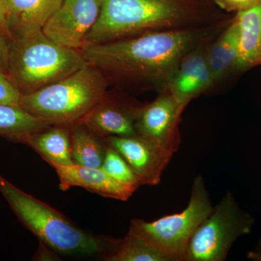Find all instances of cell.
<instances>
[{
    "mask_svg": "<svg viewBox=\"0 0 261 261\" xmlns=\"http://www.w3.org/2000/svg\"><path fill=\"white\" fill-rule=\"evenodd\" d=\"M200 34L192 28L146 33L82 48L85 59L106 80L125 85L162 88Z\"/></svg>",
    "mask_w": 261,
    "mask_h": 261,
    "instance_id": "cell-1",
    "label": "cell"
},
{
    "mask_svg": "<svg viewBox=\"0 0 261 261\" xmlns=\"http://www.w3.org/2000/svg\"><path fill=\"white\" fill-rule=\"evenodd\" d=\"M193 20L181 0H102L99 18L84 47L146 33L191 28Z\"/></svg>",
    "mask_w": 261,
    "mask_h": 261,
    "instance_id": "cell-2",
    "label": "cell"
},
{
    "mask_svg": "<svg viewBox=\"0 0 261 261\" xmlns=\"http://www.w3.org/2000/svg\"><path fill=\"white\" fill-rule=\"evenodd\" d=\"M108 83L104 75L88 63L56 83L21 94L19 107L51 126H70L105 97Z\"/></svg>",
    "mask_w": 261,
    "mask_h": 261,
    "instance_id": "cell-3",
    "label": "cell"
},
{
    "mask_svg": "<svg viewBox=\"0 0 261 261\" xmlns=\"http://www.w3.org/2000/svg\"><path fill=\"white\" fill-rule=\"evenodd\" d=\"M8 73L21 94L37 92L88 64L80 49L58 44L42 32L10 41Z\"/></svg>",
    "mask_w": 261,
    "mask_h": 261,
    "instance_id": "cell-4",
    "label": "cell"
},
{
    "mask_svg": "<svg viewBox=\"0 0 261 261\" xmlns=\"http://www.w3.org/2000/svg\"><path fill=\"white\" fill-rule=\"evenodd\" d=\"M0 192L20 221L41 243L55 251L64 255H92L103 250L105 245L101 240L2 176Z\"/></svg>",
    "mask_w": 261,
    "mask_h": 261,
    "instance_id": "cell-5",
    "label": "cell"
},
{
    "mask_svg": "<svg viewBox=\"0 0 261 261\" xmlns=\"http://www.w3.org/2000/svg\"><path fill=\"white\" fill-rule=\"evenodd\" d=\"M213 209L203 177L199 175L192 183L191 196L186 208L151 222L132 219L130 228L171 257L173 261H183L192 237Z\"/></svg>",
    "mask_w": 261,
    "mask_h": 261,
    "instance_id": "cell-6",
    "label": "cell"
},
{
    "mask_svg": "<svg viewBox=\"0 0 261 261\" xmlns=\"http://www.w3.org/2000/svg\"><path fill=\"white\" fill-rule=\"evenodd\" d=\"M253 224V218L227 192L194 233L183 261L226 260L233 244L248 234Z\"/></svg>",
    "mask_w": 261,
    "mask_h": 261,
    "instance_id": "cell-7",
    "label": "cell"
},
{
    "mask_svg": "<svg viewBox=\"0 0 261 261\" xmlns=\"http://www.w3.org/2000/svg\"><path fill=\"white\" fill-rule=\"evenodd\" d=\"M187 105L164 91L152 102L141 107L136 121L137 135L174 154L181 144L178 126Z\"/></svg>",
    "mask_w": 261,
    "mask_h": 261,
    "instance_id": "cell-8",
    "label": "cell"
},
{
    "mask_svg": "<svg viewBox=\"0 0 261 261\" xmlns=\"http://www.w3.org/2000/svg\"><path fill=\"white\" fill-rule=\"evenodd\" d=\"M102 0H63L42 32L55 42L82 50L86 37L97 22Z\"/></svg>",
    "mask_w": 261,
    "mask_h": 261,
    "instance_id": "cell-9",
    "label": "cell"
},
{
    "mask_svg": "<svg viewBox=\"0 0 261 261\" xmlns=\"http://www.w3.org/2000/svg\"><path fill=\"white\" fill-rule=\"evenodd\" d=\"M108 145L116 149L137 175L141 185L154 186L161 181L163 171L173 154L140 136L105 137Z\"/></svg>",
    "mask_w": 261,
    "mask_h": 261,
    "instance_id": "cell-10",
    "label": "cell"
},
{
    "mask_svg": "<svg viewBox=\"0 0 261 261\" xmlns=\"http://www.w3.org/2000/svg\"><path fill=\"white\" fill-rule=\"evenodd\" d=\"M141 107L106 93L80 123L102 138L111 136L130 137L137 135L136 121Z\"/></svg>",
    "mask_w": 261,
    "mask_h": 261,
    "instance_id": "cell-11",
    "label": "cell"
},
{
    "mask_svg": "<svg viewBox=\"0 0 261 261\" xmlns=\"http://www.w3.org/2000/svg\"><path fill=\"white\" fill-rule=\"evenodd\" d=\"M207 47L205 43L202 42L185 55L165 91L189 103L214 85L206 58Z\"/></svg>",
    "mask_w": 261,
    "mask_h": 261,
    "instance_id": "cell-12",
    "label": "cell"
},
{
    "mask_svg": "<svg viewBox=\"0 0 261 261\" xmlns=\"http://www.w3.org/2000/svg\"><path fill=\"white\" fill-rule=\"evenodd\" d=\"M63 0H3L5 29L10 41L42 32Z\"/></svg>",
    "mask_w": 261,
    "mask_h": 261,
    "instance_id": "cell-13",
    "label": "cell"
},
{
    "mask_svg": "<svg viewBox=\"0 0 261 261\" xmlns=\"http://www.w3.org/2000/svg\"><path fill=\"white\" fill-rule=\"evenodd\" d=\"M60 180L61 190L80 187L103 197L126 201L137 187L115 179L102 168H91L80 165L53 166Z\"/></svg>",
    "mask_w": 261,
    "mask_h": 261,
    "instance_id": "cell-14",
    "label": "cell"
},
{
    "mask_svg": "<svg viewBox=\"0 0 261 261\" xmlns=\"http://www.w3.org/2000/svg\"><path fill=\"white\" fill-rule=\"evenodd\" d=\"M240 53L237 70L245 71L261 65V0L250 9L237 13Z\"/></svg>",
    "mask_w": 261,
    "mask_h": 261,
    "instance_id": "cell-15",
    "label": "cell"
},
{
    "mask_svg": "<svg viewBox=\"0 0 261 261\" xmlns=\"http://www.w3.org/2000/svg\"><path fill=\"white\" fill-rule=\"evenodd\" d=\"M50 166L74 164L71 158L70 126H49L29 136L25 143Z\"/></svg>",
    "mask_w": 261,
    "mask_h": 261,
    "instance_id": "cell-16",
    "label": "cell"
},
{
    "mask_svg": "<svg viewBox=\"0 0 261 261\" xmlns=\"http://www.w3.org/2000/svg\"><path fill=\"white\" fill-rule=\"evenodd\" d=\"M239 53L240 32L238 20L234 18L221 35L207 47L206 58L214 84L232 70H237Z\"/></svg>",
    "mask_w": 261,
    "mask_h": 261,
    "instance_id": "cell-17",
    "label": "cell"
},
{
    "mask_svg": "<svg viewBox=\"0 0 261 261\" xmlns=\"http://www.w3.org/2000/svg\"><path fill=\"white\" fill-rule=\"evenodd\" d=\"M70 129L71 158L74 164L100 168L107 149L105 139L80 122L70 126Z\"/></svg>",
    "mask_w": 261,
    "mask_h": 261,
    "instance_id": "cell-18",
    "label": "cell"
},
{
    "mask_svg": "<svg viewBox=\"0 0 261 261\" xmlns=\"http://www.w3.org/2000/svg\"><path fill=\"white\" fill-rule=\"evenodd\" d=\"M49 126L19 106L0 104V136L8 140L25 143L29 136Z\"/></svg>",
    "mask_w": 261,
    "mask_h": 261,
    "instance_id": "cell-19",
    "label": "cell"
},
{
    "mask_svg": "<svg viewBox=\"0 0 261 261\" xmlns=\"http://www.w3.org/2000/svg\"><path fill=\"white\" fill-rule=\"evenodd\" d=\"M104 259L108 261H173L148 240L129 228L121 240L115 242Z\"/></svg>",
    "mask_w": 261,
    "mask_h": 261,
    "instance_id": "cell-20",
    "label": "cell"
},
{
    "mask_svg": "<svg viewBox=\"0 0 261 261\" xmlns=\"http://www.w3.org/2000/svg\"><path fill=\"white\" fill-rule=\"evenodd\" d=\"M101 168L108 174L118 181L137 187L141 186L140 181L133 170L116 149L107 145L106 155Z\"/></svg>",
    "mask_w": 261,
    "mask_h": 261,
    "instance_id": "cell-21",
    "label": "cell"
},
{
    "mask_svg": "<svg viewBox=\"0 0 261 261\" xmlns=\"http://www.w3.org/2000/svg\"><path fill=\"white\" fill-rule=\"evenodd\" d=\"M21 93L7 73L0 72V104L19 106Z\"/></svg>",
    "mask_w": 261,
    "mask_h": 261,
    "instance_id": "cell-22",
    "label": "cell"
},
{
    "mask_svg": "<svg viewBox=\"0 0 261 261\" xmlns=\"http://www.w3.org/2000/svg\"><path fill=\"white\" fill-rule=\"evenodd\" d=\"M214 2L221 9L238 13L253 8L260 0H214Z\"/></svg>",
    "mask_w": 261,
    "mask_h": 261,
    "instance_id": "cell-23",
    "label": "cell"
},
{
    "mask_svg": "<svg viewBox=\"0 0 261 261\" xmlns=\"http://www.w3.org/2000/svg\"><path fill=\"white\" fill-rule=\"evenodd\" d=\"M10 39L5 36H0V72L8 73V55Z\"/></svg>",
    "mask_w": 261,
    "mask_h": 261,
    "instance_id": "cell-24",
    "label": "cell"
},
{
    "mask_svg": "<svg viewBox=\"0 0 261 261\" xmlns=\"http://www.w3.org/2000/svg\"><path fill=\"white\" fill-rule=\"evenodd\" d=\"M0 36L8 37L5 29V9L3 0H0ZM9 39V38H8Z\"/></svg>",
    "mask_w": 261,
    "mask_h": 261,
    "instance_id": "cell-25",
    "label": "cell"
},
{
    "mask_svg": "<svg viewBox=\"0 0 261 261\" xmlns=\"http://www.w3.org/2000/svg\"><path fill=\"white\" fill-rule=\"evenodd\" d=\"M248 257L252 260L261 261V241L254 251L249 252Z\"/></svg>",
    "mask_w": 261,
    "mask_h": 261,
    "instance_id": "cell-26",
    "label": "cell"
}]
</instances>
